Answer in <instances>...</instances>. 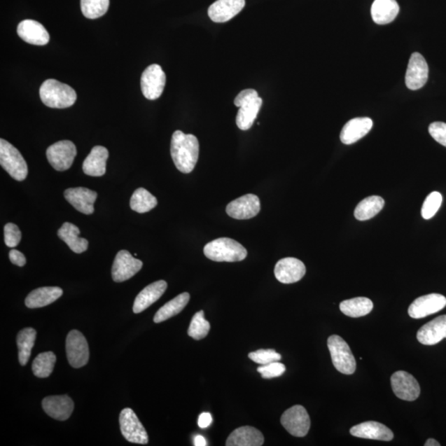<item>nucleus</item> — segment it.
<instances>
[{
    "instance_id": "79ce46f5",
    "label": "nucleus",
    "mask_w": 446,
    "mask_h": 446,
    "mask_svg": "<svg viewBox=\"0 0 446 446\" xmlns=\"http://www.w3.org/2000/svg\"><path fill=\"white\" fill-rule=\"evenodd\" d=\"M22 233L17 225L9 223L4 226V242L11 248L16 247L20 244Z\"/></svg>"
},
{
    "instance_id": "4c0bfd02",
    "label": "nucleus",
    "mask_w": 446,
    "mask_h": 446,
    "mask_svg": "<svg viewBox=\"0 0 446 446\" xmlns=\"http://www.w3.org/2000/svg\"><path fill=\"white\" fill-rule=\"evenodd\" d=\"M210 328V323L205 320L204 312L202 310L193 316L190 328L188 330V334L193 339L199 341V340L204 339L208 335Z\"/></svg>"
},
{
    "instance_id": "f3484780",
    "label": "nucleus",
    "mask_w": 446,
    "mask_h": 446,
    "mask_svg": "<svg viewBox=\"0 0 446 446\" xmlns=\"http://www.w3.org/2000/svg\"><path fill=\"white\" fill-rule=\"evenodd\" d=\"M66 200L81 213L90 215L95 211L94 204L97 200V193L89 188L78 187L68 188L64 193Z\"/></svg>"
},
{
    "instance_id": "2eb2a0df",
    "label": "nucleus",
    "mask_w": 446,
    "mask_h": 446,
    "mask_svg": "<svg viewBox=\"0 0 446 446\" xmlns=\"http://www.w3.org/2000/svg\"><path fill=\"white\" fill-rule=\"evenodd\" d=\"M226 211L229 217L232 218L250 219L260 213V201L255 195H244L229 203Z\"/></svg>"
},
{
    "instance_id": "c756f323",
    "label": "nucleus",
    "mask_w": 446,
    "mask_h": 446,
    "mask_svg": "<svg viewBox=\"0 0 446 446\" xmlns=\"http://www.w3.org/2000/svg\"><path fill=\"white\" fill-rule=\"evenodd\" d=\"M263 100L258 97L242 104L237 115V125L242 131L249 130L260 112Z\"/></svg>"
},
{
    "instance_id": "4468645a",
    "label": "nucleus",
    "mask_w": 446,
    "mask_h": 446,
    "mask_svg": "<svg viewBox=\"0 0 446 446\" xmlns=\"http://www.w3.org/2000/svg\"><path fill=\"white\" fill-rule=\"evenodd\" d=\"M429 67L424 57L414 53L409 60L405 82L409 90H417L422 88L428 80Z\"/></svg>"
},
{
    "instance_id": "ddd939ff",
    "label": "nucleus",
    "mask_w": 446,
    "mask_h": 446,
    "mask_svg": "<svg viewBox=\"0 0 446 446\" xmlns=\"http://www.w3.org/2000/svg\"><path fill=\"white\" fill-rule=\"evenodd\" d=\"M446 306V298L439 293H431L414 301L408 309L412 319H420L436 314Z\"/></svg>"
},
{
    "instance_id": "39448f33",
    "label": "nucleus",
    "mask_w": 446,
    "mask_h": 446,
    "mask_svg": "<svg viewBox=\"0 0 446 446\" xmlns=\"http://www.w3.org/2000/svg\"><path fill=\"white\" fill-rule=\"evenodd\" d=\"M328 347L333 365L344 375H352L356 370V361L348 344L337 335H330Z\"/></svg>"
},
{
    "instance_id": "09e8293b",
    "label": "nucleus",
    "mask_w": 446,
    "mask_h": 446,
    "mask_svg": "<svg viewBox=\"0 0 446 446\" xmlns=\"http://www.w3.org/2000/svg\"><path fill=\"white\" fill-rule=\"evenodd\" d=\"M425 446H440V444L435 439H428L424 445Z\"/></svg>"
},
{
    "instance_id": "0eeeda50",
    "label": "nucleus",
    "mask_w": 446,
    "mask_h": 446,
    "mask_svg": "<svg viewBox=\"0 0 446 446\" xmlns=\"http://www.w3.org/2000/svg\"><path fill=\"white\" fill-rule=\"evenodd\" d=\"M119 423L124 438L131 443L146 445L149 438L144 425L131 408H125L120 413Z\"/></svg>"
},
{
    "instance_id": "4be33fe9",
    "label": "nucleus",
    "mask_w": 446,
    "mask_h": 446,
    "mask_svg": "<svg viewBox=\"0 0 446 446\" xmlns=\"http://www.w3.org/2000/svg\"><path fill=\"white\" fill-rule=\"evenodd\" d=\"M43 407L49 417L58 421H66L73 412L74 403L67 395L49 396L43 399Z\"/></svg>"
},
{
    "instance_id": "f704fd0d",
    "label": "nucleus",
    "mask_w": 446,
    "mask_h": 446,
    "mask_svg": "<svg viewBox=\"0 0 446 446\" xmlns=\"http://www.w3.org/2000/svg\"><path fill=\"white\" fill-rule=\"evenodd\" d=\"M158 200L144 188H137L131 197L130 206L137 213L144 214L155 208Z\"/></svg>"
},
{
    "instance_id": "c85d7f7f",
    "label": "nucleus",
    "mask_w": 446,
    "mask_h": 446,
    "mask_svg": "<svg viewBox=\"0 0 446 446\" xmlns=\"http://www.w3.org/2000/svg\"><path fill=\"white\" fill-rule=\"evenodd\" d=\"M80 229L76 225L65 223L58 230L57 235L67 244L72 251L81 254L88 249L89 242L85 238L80 237Z\"/></svg>"
},
{
    "instance_id": "a19ab883",
    "label": "nucleus",
    "mask_w": 446,
    "mask_h": 446,
    "mask_svg": "<svg viewBox=\"0 0 446 446\" xmlns=\"http://www.w3.org/2000/svg\"><path fill=\"white\" fill-rule=\"evenodd\" d=\"M286 368L279 361L270 363L265 365H260L257 371L261 375L263 379H273L284 375Z\"/></svg>"
},
{
    "instance_id": "bb28decb",
    "label": "nucleus",
    "mask_w": 446,
    "mask_h": 446,
    "mask_svg": "<svg viewBox=\"0 0 446 446\" xmlns=\"http://www.w3.org/2000/svg\"><path fill=\"white\" fill-rule=\"evenodd\" d=\"M399 6L396 0H375L371 7V16L377 25L392 22L398 16Z\"/></svg>"
},
{
    "instance_id": "c03bdc74",
    "label": "nucleus",
    "mask_w": 446,
    "mask_h": 446,
    "mask_svg": "<svg viewBox=\"0 0 446 446\" xmlns=\"http://www.w3.org/2000/svg\"><path fill=\"white\" fill-rule=\"evenodd\" d=\"M258 97V93H257L255 90H244L237 96L235 100H234V104H235L237 107L240 108L242 104L250 102V101L254 100Z\"/></svg>"
},
{
    "instance_id": "aec40b11",
    "label": "nucleus",
    "mask_w": 446,
    "mask_h": 446,
    "mask_svg": "<svg viewBox=\"0 0 446 446\" xmlns=\"http://www.w3.org/2000/svg\"><path fill=\"white\" fill-rule=\"evenodd\" d=\"M356 438L377 440L390 441L393 439V431L382 423L370 421L362 422L349 430Z\"/></svg>"
},
{
    "instance_id": "dca6fc26",
    "label": "nucleus",
    "mask_w": 446,
    "mask_h": 446,
    "mask_svg": "<svg viewBox=\"0 0 446 446\" xmlns=\"http://www.w3.org/2000/svg\"><path fill=\"white\" fill-rule=\"evenodd\" d=\"M306 274L305 265L300 260L287 257L277 262L274 267L275 278L280 283L288 284L300 281Z\"/></svg>"
},
{
    "instance_id": "2f4dec72",
    "label": "nucleus",
    "mask_w": 446,
    "mask_h": 446,
    "mask_svg": "<svg viewBox=\"0 0 446 446\" xmlns=\"http://www.w3.org/2000/svg\"><path fill=\"white\" fill-rule=\"evenodd\" d=\"M374 305L370 298L365 297L354 298L344 300L340 305V309L344 315L351 317H361L370 314Z\"/></svg>"
},
{
    "instance_id": "e433bc0d",
    "label": "nucleus",
    "mask_w": 446,
    "mask_h": 446,
    "mask_svg": "<svg viewBox=\"0 0 446 446\" xmlns=\"http://www.w3.org/2000/svg\"><path fill=\"white\" fill-rule=\"evenodd\" d=\"M81 7L85 18L96 20L108 12L109 0H81Z\"/></svg>"
},
{
    "instance_id": "ea45409f",
    "label": "nucleus",
    "mask_w": 446,
    "mask_h": 446,
    "mask_svg": "<svg viewBox=\"0 0 446 446\" xmlns=\"http://www.w3.org/2000/svg\"><path fill=\"white\" fill-rule=\"evenodd\" d=\"M248 357H249L252 361L260 365H265L270 364V363L279 361L282 358L281 355L272 349H258V351L251 352L249 355H248Z\"/></svg>"
},
{
    "instance_id": "473e14b6",
    "label": "nucleus",
    "mask_w": 446,
    "mask_h": 446,
    "mask_svg": "<svg viewBox=\"0 0 446 446\" xmlns=\"http://www.w3.org/2000/svg\"><path fill=\"white\" fill-rule=\"evenodd\" d=\"M36 332L34 328H25L20 330L17 337L18 348V361L21 365H27L31 356L32 349L34 347Z\"/></svg>"
},
{
    "instance_id": "20e7f679",
    "label": "nucleus",
    "mask_w": 446,
    "mask_h": 446,
    "mask_svg": "<svg viewBox=\"0 0 446 446\" xmlns=\"http://www.w3.org/2000/svg\"><path fill=\"white\" fill-rule=\"evenodd\" d=\"M0 164L12 178L22 181L29 174L24 156L6 140H0Z\"/></svg>"
},
{
    "instance_id": "a18cd8bd",
    "label": "nucleus",
    "mask_w": 446,
    "mask_h": 446,
    "mask_svg": "<svg viewBox=\"0 0 446 446\" xmlns=\"http://www.w3.org/2000/svg\"><path fill=\"white\" fill-rule=\"evenodd\" d=\"M9 259H11V261L13 265L20 266V267H22V266L26 265V258L25 255L17 250H11V252H9Z\"/></svg>"
},
{
    "instance_id": "f03ea898",
    "label": "nucleus",
    "mask_w": 446,
    "mask_h": 446,
    "mask_svg": "<svg viewBox=\"0 0 446 446\" xmlns=\"http://www.w3.org/2000/svg\"><path fill=\"white\" fill-rule=\"evenodd\" d=\"M39 93L43 103L52 109L71 107L77 99L75 90L64 83L53 79L43 82Z\"/></svg>"
},
{
    "instance_id": "c9c22d12",
    "label": "nucleus",
    "mask_w": 446,
    "mask_h": 446,
    "mask_svg": "<svg viewBox=\"0 0 446 446\" xmlns=\"http://www.w3.org/2000/svg\"><path fill=\"white\" fill-rule=\"evenodd\" d=\"M56 361L57 356L53 352L39 354L35 358L32 366L34 375L39 378H48L53 373Z\"/></svg>"
},
{
    "instance_id": "6e6552de",
    "label": "nucleus",
    "mask_w": 446,
    "mask_h": 446,
    "mask_svg": "<svg viewBox=\"0 0 446 446\" xmlns=\"http://www.w3.org/2000/svg\"><path fill=\"white\" fill-rule=\"evenodd\" d=\"M77 155L75 144L71 141H61L50 146L47 158L52 167L57 172H65L71 167Z\"/></svg>"
},
{
    "instance_id": "423d86ee",
    "label": "nucleus",
    "mask_w": 446,
    "mask_h": 446,
    "mask_svg": "<svg viewBox=\"0 0 446 446\" xmlns=\"http://www.w3.org/2000/svg\"><path fill=\"white\" fill-rule=\"evenodd\" d=\"M280 421L288 433L296 438H305L311 426L309 413L301 405L288 408L283 413Z\"/></svg>"
},
{
    "instance_id": "72a5a7b5",
    "label": "nucleus",
    "mask_w": 446,
    "mask_h": 446,
    "mask_svg": "<svg viewBox=\"0 0 446 446\" xmlns=\"http://www.w3.org/2000/svg\"><path fill=\"white\" fill-rule=\"evenodd\" d=\"M384 200L379 196L367 197L358 204L355 210V217L358 221L373 218L383 209Z\"/></svg>"
},
{
    "instance_id": "58836bf2",
    "label": "nucleus",
    "mask_w": 446,
    "mask_h": 446,
    "mask_svg": "<svg viewBox=\"0 0 446 446\" xmlns=\"http://www.w3.org/2000/svg\"><path fill=\"white\" fill-rule=\"evenodd\" d=\"M443 197L439 192H432L423 204L421 209V216L426 220L433 218L442 204Z\"/></svg>"
},
{
    "instance_id": "6ab92c4d",
    "label": "nucleus",
    "mask_w": 446,
    "mask_h": 446,
    "mask_svg": "<svg viewBox=\"0 0 446 446\" xmlns=\"http://www.w3.org/2000/svg\"><path fill=\"white\" fill-rule=\"evenodd\" d=\"M418 342L433 346L446 338V315L440 316L421 326L417 334Z\"/></svg>"
},
{
    "instance_id": "49530a36",
    "label": "nucleus",
    "mask_w": 446,
    "mask_h": 446,
    "mask_svg": "<svg viewBox=\"0 0 446 446\" xmlns=\"http://www.w3.org/2000/svg\"><path fill=\"white\" fill-rule=\"evenodd\" d=\"M211 422H213V417H211V414L209 412H204L200 414L199 420H197V425H199L200 428L205 429L208 428Z\"/></svg>"
},
{
    "instance_id": "f257e3e1",
    "label": "nucleus",
    "mask_w": 446,
    "mask_h": 446,
    "mask_svg": "<svg viewBox=\"0 0 446 446\" xmlns=\"http://www.w3.org/2000/svg\"><path fill=\"white\" fill-rule=\"evenodd\" d=\"M171 153L173 162L179 172L183 174L191 173L199 160V140L194 135L176 131L172 136Z\"/></svg>"
},
{
    "instance_id": "393cba45",
    "label": "nucleus",
    "mask_w": 446,
    "mask_h": 446,
    "mask_svg": "<svg viewBox=\"0 0 446 446\" xmlns=\"http://www.w3.org/2000/svg\"><path fill=\"white\" fill-rule=\"evenodd\" d=\"M109 151L104 146H96L83 163V172L87 176L99 177L106 173Z\"/></svg>"
},
{
    "instance_id": "7c9ffc66",
    "label": "nucleus",
    "mask_w": 446,
    "mask_h": 446,
    "mask_svg": "<svg viewBox=\"0 0 446 446\" xmlns=\"http://www.w3.org/2000/svg\"><path fill=\"white\" fill-rule=\"evenodd\" d=\"M190 295L188 293H183L177 297L173 298L172 300L165 303L160 307L154 316V323H160L167 321L171 317L179 314L190 302Z\"/></svg>"
},
{
    "instance_id": "b1692460",
    "label": "nucleus",
    "mask_w": 446,
    "mask_h": 446,
    "mask_svg": "<svg viewBox=\"0 0 446 446\" xmlns=\"http://www.w3.org/2000/svg\"><path fill=\"white\" fill-rule=\"evenodd\" d=\"M167 288V283L164 280H159V281L151 284L142 289L137 296L134 305H133L134 314H140V312L148 309L163 295Z\"/></svg>"
},
{
    "instance_id": "f8f14e48",
    "label": "nucleus",
    "mask_w": 446,
    "mask_h": 446,
    "mask_svg": "<svg viewBox=\"0 0 446 446\" xmlns=\"http://www.w3.org/2000/svg\"><path fill=\"white\" fill-rule=\"evenodd\" d=\"M144 266L140 260L133 257L127 251H120L118 253L113 265L112 277L113 281L121 283L131 279L139 272Z\"/></svg>"
},
{
    "instance_id": "a211bd4d",
    "label": "nucleus",
    "mask_w": 446,
    "mask_h": 446,
    "mask_svg": "<svg viewBox=\"0 0 446 446\" xmlns=\"http://www.w3.org/2000/svg\"><path fill=\"white\" fill-rule=\"evenodd\" d=\"M245 0H217L209 8V16L215 22H226L240 13Z\"/></svg>"
},
{
    "instance_id": "de8ad7c7",
    "label": "nucleus",
    "mask_w": 446,
    "mask_h": 446,
    "mask_svg": "<svg viewBox=\"0 0 446 446\" xmlns=\"http://www.w3.org/2000/svg\"><path fill=\"white\" fill-rule=\"evenodd\" d=\"M195 446H205L207 445V441L204 439V436L197 435L195 438Z\"/></svg>"
},
{
    "instance_id": "cd10ccee",
    "label": "nucleus",
    "mask_w": 446,
    "mask_h": 446,
    "mask_svg": "<svg viewBox=\"0 0 446 446\" xmlns=\"http://www.w3.org/2000/svg\"><path fill=\"white\" fill-rule=\"evenodd\" d=\"M63 291L59 287H43L32 291L26 298L25 305L29 309H39L50 305L61 298Z\"/></svg>"
},
{
    "instance_id": "a878e982",
    "label": "nucleus",
    "mask_w": 446,
    "mask_h": 446,
    "mask_svg": "<svg viewBox=\"0 0 446 446\" xmlns=\"http://www.w3.org/2000/svg\"><path fill=\"white\" fill-rule=\"evenodd\" d=\"M264 436L259 430L252 426H242L234 430L228 436L227 446H260L264 444Z\"/></svg>"
},
{
    "instance_id": "9d476101",
    "label": "nucleus",
    "mask_w": 446,
    "mask_h": 446,
    "mask_svg": "<svg viewBox=\"0 0 446 446\" xmlns=\"http://www.w3.org/2000/svg\"><path fill=\"white\" fill-rule=\"evenodd\" d=\"M66 348L68 361L73 368L79 369L88 363L90 358L88 342L79 330H73L68 334Z\"/></svg>"
},
{
    "instance_id": "9b49d317",
    "label": "nucleus",
    "mask_w": 446,
    "mask_h": 446,
    "mask_svg": "<svg viewBox=\"0 0 446 446\" xmlns=\"http://www.w3.org/2000/svg\"><path fill=\"white\" fill-rule=\"evenodd\" d=\"M391 386L394 394L404 401H415L420 396L419 384L411 374L406 371L395 372L391 377Z\"/></svg>"
},
{
    "instance_id": "37998d69",
    "label": "nucleus",
    "mask_w": 446,
    "mask_h": 446,
    "mask_svg": "<svg viewBox=\"0 0 446 446\" xmlns=\"http://www.w3.org/2000/svg\"><path fill=\"white\" fill-rule=\"evenodd\" d=\"M429 133L434 140L446 147V123H432L429 126Z\"/></svg>"
},
{
    "instance_id": "1a4fd4ad",
    "label": "nucleus",
    "mask_w": 446,
    "mask_h": 446,
    "mask_svg": "<svg viewBox=\"0 0 446 446\" xmlns=\"http://www.w3.org/2000/svg\"><path fill=\"white\" fill-rule=\"evenodd\" d=\"M167 76L162 67L158 64H153L147 67L142 73L141 78V86L142 94L147 99L155 100L162 96Z\"/></svg>"
},
{
    "instance_id": "7ed1b4c3",
    "label": "nucleus",
    "mask_w": 446,
    "mask_h": 446,
    "mask_svg": "<svg viewBox=\"0 0 446 446\" xmlns=\"http://www.w3.org/2000/svg\"><path fill=\"white\" fill-rule=\"evenodd\" d=\"M204 252L207 258L217 262H238L247 256V251L242 244L228 237L209 242Z\"/></svg>"
},
{
    "instance_id": "412c9836",
    "label": "nucleus",
    "mask_w": 446,
    "mask_h": 446,
    "mask_svg": "<svg viewBox=\"0 0 446 446\" xmlns=\"http://www.w3.org/2000/svg\"><path fill=\"white\" fill-rule=\"evenodd\" d=\"M18 34L26 43L36 45H47L50 35L47 29L40 22L32 20L22 21L18 26Z\"/></svg>"
},
{
    "instance_id": "5701e85b",
    "label": "nucleus",
    "mask_w": 446,
    "mask_h": 446,
    "mask_svg": "<svg viewBox=\"0 0 446 446\" xmlns=\"http://www.w3.org/2000/svg\"><path fill=\"white\" fill-rule=\"evenodd\" d=\"M372 127L373 121L370 118H353L344 126L340 138L343 144L351 145L366 136Z\"/></svg>"
}]
</instances>
